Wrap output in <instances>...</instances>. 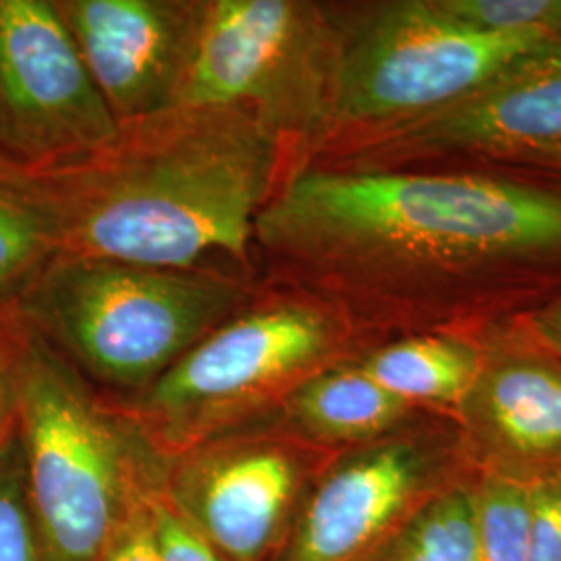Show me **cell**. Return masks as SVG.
Here are the masks:
<instances>
[{
	"instance_id": "cell-1",
	"label": "cell",
	"mask_w": 561,
	"mask_h": 561,
	"mask_svg": "<svg viewBox=\"0 0 561 561\" xmlns=\"http://www.w3.org/2000/svg\"><path fill=\"white\" fill-rule=\"evenodd\" d=\"M259 283L340 312L370 347L479 335L561 289V181L482 171H291L254 227Z\"/></svg>"
},
{
	"instance_id": "cell-2",
	"label": "cell",
	"mask_w": 561,
	"mask_h": 561,
	"mask_svg": "<svg viewBox=\"0 0 561 561\" xmlns=\"http://www.w3.org/2000/svg\"><path fill=\"white\" fill-rule=\"evenodd\" d=\"M291 171L283 141L250 113L171 106L32 175L65 254L259 280L254 227Z\"/></svg>"
},
{
	"instance_id": "cell-3",
	"label": "cell",
	"mask_w": 561,
	"mask_h": 561,
	"mask_svg": "<svg viewBox=\"0 0 561 561\" xmlns=\"http://www.w3.org/2000/svg\"><path fill=\"white\" fill-rule=\"evenodd\" d=\"M259 285L229 273L60 252L9 308L88 375L146 391Z\"/></svg>"
},
{
	"instance_id": "cell-4",
	"label": "cell",
	"mask_w": 561,
	"mask_h": 561,
	"mask_svg": "<svg viewBox=\"0 0 561 561\" xmlns=\"http://www.w3.org/2000/svg\"><path fill=\"white\" fill-rule=\"evenodd\" d=\"M337 57L329 117L306 164H327L437 113L551 34L482 32L437 0L333 4ZM304 164V167H306Z\"/></svg>"
},
{
	"instance_id": "cell-5",
	"label": "cell",
	"mask_w": 561,
	"mask_h": 561,
	"mask_svg": "<svg viewBox=\"0 0 561 561\" xmlns=\"http://www.w3.org/2000/svg\"><path fill=\"white\" fill-rule=\"evenodd\" d=\"M366 347L324 301L261 283L233 317L144 391L140 428L162 449L187 451L266 405L279 408L304 379Z\"/></svg>"
},
{
	"instance_id": "cell-6",
	"label": "cell",
	"mask_w": 561,
	"mask_h": 561,
	"mask_svg": "<svg viewBox=\"0 0 561 561\" xmlns=\"http://www.w3.org/2000/svg\"><path fill=\"white\" fill-rule=\"evenodd\" d=\"M9 354L41 560L101 561L136 500L131 445L76 366L15 317Z\"/></svg>"
},
{
	"instance_id": "cell-7",
	"label": "cell",
	"mask_w": 561,
	"mask_h": 561,
	"mask_svg": "<svg viewBox=\"0 0 561 561\" xmlns=\"http://www.w3.org/2000/svg\"><path fill=\"white\" fill-rule=\"evenodd\" d=\"M335 57L333 4L206 0L175 106L250 113L283 141L296 171L324 131Z\"/></svg>"
},
{
	"instance_id": "cell-8",
	"label": "cell",
	"mask_w": 561,
	"mask_h": 561,
	"mask_svg": "<svg viewBox=\"0 0 561 561\" xmlns=\"http://www.w3.org/2000/svg\"><path fill=\"white\" fill-rule=\"evenodd\" d=\"M474 470L449 426H414L331 461L304 503L279 561H362L421 505Z\"/></svg>"
},
{
	"instance_id": "cell-9",
	"label": "cell",
	"mask_w": 561,
	"mask_h": 561,
	"mask_svg": "<svg viewBox=\"0 0 561 561\" xmlns=\"http://www.w3.org/2000/svg\"><path fill=\"white\" fill-rule=\"evenodd\" d=\"M117 134L55 0H0V159L42 171Z\"/></svg>"
},
{
	"instance_id": "cell-10",
	"label": "cell",
	"mask_w": 561,
	"mask_h": 561,
	"mask_svg": "<svg viewBox=\"0 0 561 561\" xmlns=\"http://www.w3.org/2000/svg\"><path fill=\"white\" fill-rule=\"evenodd\" d=\"M556 148H561V36H547L437 113L319 167L387 171L445 159L516 164Z\"/></svg>"
},
{
	"instance_id": "cell-11",
	"label": "cell",
	"mask_w": 561,
	"mask_h": 561,
	"mask_svg": "<svg viewBox=\"0 0 561 561\" xmlns=\"http://www.w3.org/2000/svg\"><path fill=\"white\" fill-rule=\"evenodd\" d=\"M481 364L451 421L477 474L535 482L561 474V360L518 319L477 335Z\"/></svg>"
},
{
	"instance_id": "cell-12",
	"label": "cell",
	"mask_w": 561,
	"mask_h": 561,
	"mask_svg": "<svg viewBox=\"0 0 561 561\" xmlns=\"http://www.w3.org/2000/svg\"><path fill=\"white\" fill-rule=\"evenodd\" d=\"M312 447L294 433L215 437L187 451L167 500L229 561H261L296 502Z\"/></svg>"
},
{
	"instance_id": "cell-13",
	"label": "cell",
	"mask_w": 561,
	"mask_h": 561,
	"mask_svg": "<svg viewBox=\"0 0 561 561\" xmlns=\"http://www.w3.org/2000/svg\"><path fill=\"white\" fill-rule=\"evenodd\" d=\"M119 123L178 104L206 0H55Z\"/></svg>"
},
{
	"instance_id": "cell-14",
	"label": "cell",
	"mask_w": 561,
	"mask_h": 561,
	"mask_svg": "<svg viewBox=\"0 0 561 561\" xmlns=\"http://www.w3.org/2000/svg\"><path fill=\"white\" fill-rule=\"evenodd\" d=\"M285 428L312 447H358L414 421L416 412L370 379L360 364L337 362L296 385L280 401Z\"/></svg>"
},
{
	"instance_id": "cell-15",
	"label": "cell",
	"mask_w": 561,
	"mask_h": 561,
	"mask_svg": "<svg viewBox=\"0 0 561 561\" xmlns=\"http://www.w3.org/2000/svg\"><path fill=\"white\" fill-rule=\"evenodd\" d=\"M354 360L410 408L451 419L479 373L481 347L477 335L414 333L379 341Z\"/></svg>"
},
{
	"instance_id": "cell-16",
	"label": "cell",
	"mask_w": 561,
	"mask_h": 561,
	"mask_svg": "<svg viewBox=\"0 0 561 561\" xmlns=\"http://www.w3.org/2000/svg\"><path fill=\"white\" fill-rule=\"evenodd\" d=\"M60 252L59 231L32 171L0 159V306H11Z\"/></svg>"
},
{
	"instance_id": "cell-17",
	"label": "cell",
	"mask_w": 561,
	"mask_h": 561,
	"mask_svg": "<svg viewBox=\"0 0 561 561\" xmlns=\"http://www.w3.org/2000/svg\"><path fill=\"white\" fill-rule=\"evenodd\" d=\"M474 472L421 505L382 545L379 561H479Z\"/></svg>"
},
{
	"instance_id": "cell-18",
	"label": "cell",
	"mask_w": 561,
	"mask_h": 561,
	"mask_svg": "<svg viewBox=\"0 0 561 561\" xmlns=\"http://www.w3.org/2000/svg\"><path fill=\"white\" fill-rule=\"evenodd\" d=\"M472 495L479 561H528V484L474 472Z\"/></svg>"
},
{
	"instance_id": "cell-19",
	"label": "cell",
	"mask_w": 561,
	"mask_h": 561,
	"mask_svg": "<svg viewBox=\"0 0 561 561\" xmlns=\"http://www.w3.org/2000/svg\"><path fill=\"white\" fill-rule=\"evenodd\" d=\"M0 561H42L27 502L18 424L0 447Z\"/></svg>"
},
{
	"instance_id": "cell-20",
	"label": "cell",
	"mask_w": 561,
	"mask_h": 561,
	"mask_svg": "<svg viewBox=\"0 0 561 561\" xmlns=\"http://www.w3.org/2000/svg\"><path fill=\"white\" fill-rule=\"evenodd\" d=\"M445 13L482 32L549 34L553 0H437ZM553 36V34H551Z\"/></svg>"
},
{
	"instance_id": "cell-21",
	"label": "cell",
	"mask_w": 561,
	"mask_h": 561,
	"mask_svg": "<svg viewBox=\"0 0 561 561\" xmlns=\"http://www.w3.org/2000/svg\"><path fill=\"white\" fill-rule=\"evenodd\" d=\"M159 561H229L167 495H146Z\"/></svg>"
},
{
	"instance_id": "cell-22",
	"label": "cell",
	"mask_w": 561,
	"mask_h": 561,
	"mask_svg": "<svg viewBox=\"0 0 561 561\" xmlns=\"http://www.w3.org/2000/svg\"><path fill=\"white\" fill-rule=\"evenodd\" d=\"M528 561H561V474L528 482Z\"/></svg>"
},
{
	"instance_id": "cell-23",
	"label": "cell",
	"mask_w": 561,
	"mask_h": 561,
	"mask_svg": "<svg viewBox=\"0 0 561 561\" xmlns=\"http://www.w3.org/2000/svg\"><path fill=\"white\" fill-rule=\"evenodd\" d=\"M101 561H159L146 510V495L136 497L129 505Z\"/></svg>"
},
{
	"instance_id": "cell-24",
	"label": "cell",
	"mask_w": 561,
	"mask_h": 561,
	"mask_svg": "<svg viewBox=\"0 0 561 561\" xmlns=\"http://www.w3.org/2000/svg\"><path fill=\"white\" fill-rule=\"evenodd\" d=\"M528 335L561 360V289L539 308L518 317Z\"/></svg>"
},
{
	"instance_id": "cell-25",
	"label": "cell",
	"mask_w": 561,
	"mask_h": 561,
	"mask_svg": "<svg viewBox=\"0 0 561 561\" xmlns=\"http://www.w3.org/2000/svg\"><path fill=\"white\" fill-rule=\"evenodd\" d=\"M18 424L15 410V385H13V368L9 354V340L0 347V447L9 439Z\"/></svg>"
},
{
	"instance_id": "cell-26",
	"label": "cell",
	"mask_w": 561,
	"mask_h": 561,
	"mask_svg": "<svg viewBox=\"0 0 561 561\" xmlns=\"http://www.w3.org/2000/svg\"><path fill=\"white\" fill-rule=\"evenodd\" d=\"M522 167H533V169H542V171H553V173H560L561 175V148L556 150H545V152H535L526 159H522Z\"/></svg>"
},
{
	"instance_id": "cell-27",
	"label": "cell",
	"mask_w": 561,
	"mask_h": 561,
	"mask_svg": "<svg viewBox=\"0 0 561 561\" xmlns=\"http://www.w3.org/2000/svg\"><path fill=\"white\" fill-rule=\"evenodd\" d=\"M11 324H13V314L11 308L0 306V347L4 345V341L9 340L11 333Z\"/></svg>"
},
{
	"instance_id": "cell-28",
	"label": "cell",
	"mask_w": 561,
	"mask_h": 561,
	"mask_svg": "<svg viewBox=\"0 0 561 561\" xmlns=\"http://www.w3.org/2000/svg\"><path fill=\"white\" fill-rule=\"evenodd\" d=\"M549 34H553V36H561V0H553L551 23H549Z\"/></svg>"
}]
</instances>
